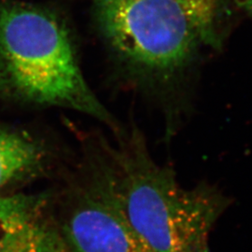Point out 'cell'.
I'll return each instance as SVG.
<instances>
[{
  "label": "cell",
  "instance_id": "obj_4",
  "mask_svg": "<svg viewBox=\"0 0 252 252\" xmlns=\"http://www.w3.org/2000/svg\"><path fill=\"white\" fill-rule=\"evenodd\" d=\"M63 237L73 252H150L118 202L107 165L74 205Z\"/></svg>",
  "mask_w": 252,
  "mask_h": 252
},
{
  "label": "cell",
  "instance_id": "obj_9",
  "mask_svg": "<svg viewBox=\"0 0 252 252\" xmlns=\"http://www.w3.org/2000/svg\"><path fill=\"white\" fill-rule=\"evenodd\" d=\"M218 1H219V2H220V1H221V0H218Z\"/></svg>",
  "mask_w": 252,
  "mask_h": 252
},
{
  "label": "cell",
  "instance_id": "obj_5",
  "mask_svg": "<svg viewBox=\"0 0 252 252\" xmlns=\"http://www.w3.org/2000/svg\"><path fill=\"white\" fill-rule=\"evenodd\" d=\"M63 235L44 213L43 200L14 194L0 198V252H67Z\"/></svg>",
  "mask_w": 252,
  "mask_h": 252
},
{
  "label": "cell",
  "instance_id": "obj_3",
  "mask_svg": "<svg viewBox=\"0 0 252 252\" xmlns=\"http://www.w3.org/2000/svg\"><path fill=\"white\" fill-rule=\"evenodd\" d=\"M102 35L146 80L168 82L191 62L200 41L175 0H94Z\"/></svg>",
  "mask_w": 252,
  "mask_h": 252
},
{
  "label": "cell",
  "instance_id": "obj_1",
  "mask_svg": "<svg viewBox=\"0 0 252 252\" xmlns=\"http://www.w3.org/2000/svg\"><path fill=\"white\" fill-rule=\"evenodd\" d=\"M108 166L118 202L150 252H211L209 236L229 200L211 185L181 187L175 172L154 162L142 138L111 153Z\"/></svg>",
  "mask_w": 252,
  "mask_h": 252
},
{
  "label": "cell",
  "instance_id": "obj_2",
  "mask_svg": "<svg viewBox=\"0 0 252 252\" xmlns=\"http://www.w3.org/2000/svg\"><path fill=\"white\" fill-rule=\"evenodd\" d=\"M0 92L114 126L83 76L67 27L43 7L13 1L0 5Z\"/></svg>",
  "mask_w": 252,
  "mask_h": 252
},
{
  "label": "cell",
  "instance_id": "obj_8",
  "mask_svg": "<svg viewBox=\"0 0 252 252\" xmlns=\"http://www.w3.org/2000/svg\"><path fill=\"white\" fill-rule=\"evenodd\" d=\"M237 3L248 12L252 14V0H237Z\"/></svg>",
  "mask_w": 252,
  "mask_h": 252
},
{
  "label": "cell",
  "instance_id": "obj_7",
  "mask_svg": "<svg viewBox=\"0 0 252 252\" xmlns=\"http://www.w3.org/2000/svg\"><path fill=\"white\" fill-rule=\"evenodd\" d=\"M195 28L200 41L216 47L219 41L217 17L220 2L218 0H175Z\"/></svg>",
  "mask_w": 252,
  "mask_h": 252
},
{
  "label": "cell",
  "instance_id": "obj_6",
  "mask_svg": "<svg viewBox=\"0 0 252 252\" xmlns=\"http://www.w3.org/2000/svg\"><path fill=\"white\" fill-rule=\"evenodd\" d=\"M44 150L33 137L0 126V191L36 170Z\"/></svg>",
  "mask_w": 252,
  "mask_h": 252
}]
</instances>
